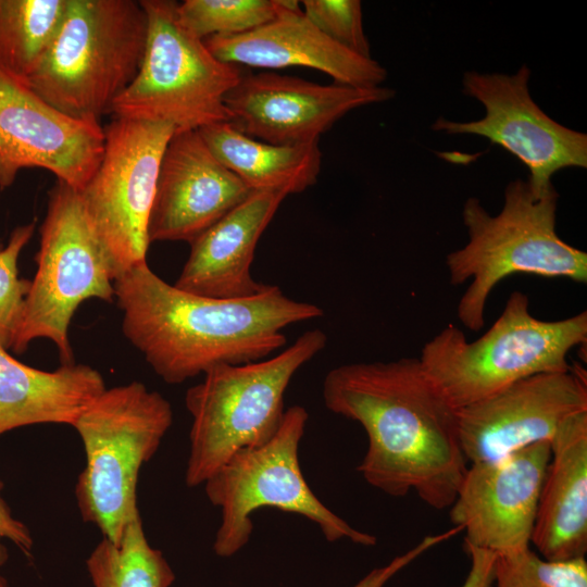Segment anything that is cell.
<instances>
[{"label":"cell","mask_w":587,"mask_h":587,"mask_svg":"<svg viewBox=\"0 0 587 587\" xmlns=\"http://www.w3.org/2000/svg\"><path fill=\"white\" fill-rule=\"evenodd\" d=\"M459 533L460 529L458 527H451L444 533L425 536L414 547H412L404 553L395 557L386 565L372 570L353 587H384L387 582H389L397 573L407 567L422 554H424L432 548L451 539Z\"/></svg>","instance_id":"cell-29"},{"label":"cell","mask_w":587,"mask_h":587,"mask_svg":"<svg viewBox=\"0 0 587 587\" xmlns=\"http://www.w3.org/2000/svg\"><path fill=\"white\" fill-rule=\"evenodd\" d=\"M307 18L334 42L365 58L371 57L359 0H303Z\"/></svg>","instance_id":"cell-28"},{"label":"cell","mask_w":587,"mask_h":587,"mask_svg":"<svg viewBox=\"0 0 587 587\" xmlns=\"http://www.w3.org/2000/svg\"><path fill=\"white\" fill-rule=\"evenodd\" d=\"M114 294L125 338L167 384L266 359L287 344L286 327L323 315L275 285L243 299L189 294L159 277L147 261L122 273Z\"/></svg>","instance_id":"cell-2"},{"label":"cell","mask_w":587,"mask_h":587,"mask_svg":"<svg viewBox=\"0 0 587 587\" xmlns=\"http://www.w3.org/2000/svg\"><path fill=\"white\" fill-rule=\"evenodd\" d=\"M583 411H587V374L580 365L532 375L457 410L461 447L470 464L499 461L550 442L565 419Z\"/></svg>","instance_id":"cell-14"},{"label":"cell","mask_w":587,"mask_h":587,"mask_svg":"<svg viewBox=\"0 0 587 587\" xmlns=\"http://www.w3.org/2000/svg\"><path fill=\"white\" fill-rule=\"evenodd\" d=\"M558 198L553 186L536 193L527 182L515 179L505 187L496 215L475 197L465 201L462 218L469 240L447 255L446 265L451 285L471 280L457 308L466 328L477 332L484 326L492 289L513 274L587 283V253L557 233Z\"/></svg>","instance_id":"cell-3"},{"label":"cell","mask_w":587,"mask_h":587,"mask_svg":"<svg viewBox=\"0 0 587 587\" xmlns=\"http://www.w3.org/2000/svg\"><path fill=\"white\" fill-rule=\"evenodd\" d=\"M0 587H10L8 579L0 574Z\"/></svg>","instance_id":"cell-32"},{"label":"cell","mask_w":587,"mask_h":587,"mask_svg":"<svg viewBox=\"0 0 587 587\" xmlns=\"http://www.w3.org/2000/svg\"><path fill=\"white\" fill-rule=\"evenodd\" d=\"M147 37L140 1L67 0L58 32L26 83L64 114L100 123L136 78Z\"/></svg>","instance_id":"cell-5"},{"label":"cell","mask_w":587,"mask_h":587,"mask_svg":"<svg viewBox=\"0 0 587 587\" xmlns=\"http://www.w3.org/2000/svg\"><path fill=\"white\" fill-rule=\"evenodd\" d=\"M173 423L171 403L140 382L105 388L72 427L86 463L75 486L83 520L117 544L138 516L139 471L158 451Z\"/></svg>","instance_id":"cell-7"},{"label":"cell","mask_w":587,"mask_h":587,"mask_svg":"<svg viewBox=\"0 0 587 587\" xmlns=\"http://www.w3.org/2000/svg\"><path fill=\"white\" fill-rule=\"evenodd\" d=\"M251 191L216 159L198 130L175 132L161 159L148 240L190 243Z\"/></svg>","instance_id":"cell-17"},{"label":"cell","mask_w":587,"mask_h":587,"mask_svg":"<svg viewBox=\"0 0 587 587\" xmlns=\"http://www.w3.org/2000/svg\"><path fill=\"white\" fill-rule=\"evenodd\" d=\"M530 545L549 561L587 552V411L565 419L550 441Z\"/></svg>","instance_id":"cell-20"},{"label":"cell","mask_w":587,"mask_h":587,"mask_svg":"<svg viewBox=\"0 0 587 587\" xmlns=\"http://www.w3.org/2000/svg\"><path fill=\"white\" fill-rule=\"evenodd\" d=\"M276 16L239 35L204 39L211 53L229 64L262 68L304 66L333 77L336 84L377 88L387 71L372 58L359 55L330 40L304 15L298 1L276 0Z\"/></svg>","instance_id":"cell-18"},{"label":"cell","mask_w":587,"mask_h":587,"mask_svg":"<svg viewBox=\"0 0 587 587\" xmlns=\"http://www.w3.org/2000/svg\"><path fill=\"white\" fill-rule=\"evenodd\" d=\"M35 261L37 270L11 350L23 353L32 341L46 338L57 347L62 364L74 363L71 320L87 299L113 301L117 274L86 216L78 190L58 179L49 191Z\"/></svg>","instance_id":"cell-10"},{"label":"cell","mask_w":587,"mask_h":587,"mask_svg":"<svg viewBox=\"0 0 587 587\" xmlns=\"http://www.w3.org/2000/svg\"><path fill=\"white\" fill-rule=\"evenodd\" d=\"M326 344L323 330H307L273 357L209 370L186 391L192 420L185 471L188 487L203 485L234 454L257 448L277 433L291 378Z\"/></svg>","instance_id":"cell-6"},{"label":"cell","mask_w":587,"mask_h":587,"mask_svg":"<svg viewBox=\"0 0 587 587\" xmlns=\"http://www.w3.org/2000/svg\"><path fill=\"white\" fill-rule=\"evenodd\" d=\"M494 587H587V562L549 561L529 548L498 557Z\"/></svg>","instance_id":"cell-26"},{"label":"cell","mask_w":587,"mask_h":587,"mask_svg":"<svg viewBox=\"0 0 587 587\" xmlns=\"http://www.w3.org/2000/svg\"><path fill=\"white\" fill-rule=\"evenodd\" d=\"M530 71L522 65L515 74L466 72L463 92L477 101L485 115L477 121L438 118L433 129L448 135H477L515 155L529 171L532 190L552 187L551 177L564 167H587V135L559 124L533 100Z\"/></svg>","instance_id":"cell-12"},{"label":"cell","mask_w":587,"mask_h":587,"mask_svg":"<svg viewBox=\"0 0 587 587\" xmlns=\"http://www.w3.org/2000/svg\"><path fill=\"white\" fill-rule=\"evenodd\" d=\"M3 483L0 480V569L9 558L8 549L3 541L12 542L26 557L33 553L34 540L29 528L20 520L15 519L10 507L2 496Z\"/></svg>","instance_id":"cell-30"},{"label":"cell","mask_w":587,"mask_h":587,"mask_svg":"<svg viewBox=\"0 0 587 587\" xmlns=\"http://www.w3.org/2000/svg\"><path fill=\"white\" fill-rule=\"evenodd\" d=\"M471 564L461 587H494L498 555L491 551L464 544Z\"/></svg>","instance_id":"cell-31"},{"label":"cell","mask_w":587,"mask_h":587,"mask_svg":"<svg viewBox=\"0 0 587 587\" xmlns=\"http://www.w3.org/2000/svg\"><path fill=\"white\" fill-rule=\"evenodd\" d=\"M86 567L92 587H171L175 580L162 551L149 544L140 516L126 527L120 542L102 537Z\"/></svg>","instance_id":"cell-23"},{"label":"cell","mask_w":587,"mask_h":587,"mask_svg":"<svg viewBox=\"0 0 587 587\" xmlns=\"http://www.w3.org/2000/svg\"><path fill=\"white\" fill-rule=\"evenodd\" d=\"M586 341V311L544 321L530 313L524 292L513 291L478 339L467 341L459 327L449 324L424 345L419 360L457 411L522 378L570 370L569 352Z\"/></svg>","instance_id":"cell-4"},{"label":"cell","mask_w":587,"mask_h":587,"mask_svg":"<svg viewBox=\"0 0 587 587\" xmlns=\"http://www.w3.org/2000/svg\"><path fill=\"white\" fill-rule=\"evenodd\" d=\"M308 419L303 407H289L267 442L237 452L203 484L209 501L221 512L213 542L216 555L229 558L240 551L252 536V514L265 507L304 516L316 524L327 541L376 545V536L335 514L307 483L299 463V445Z\"/></svg>","instance_id":"cell-8"},{"label":"cell","mask_w":587,"mask_h":587,"mask_svg":"<svg viewBox=\"0 0 587 587\" xmlns=\"http://www.w3.org/2000/svg\"><path fill=\"white\" fill-rule=\"evenodd\" d=\"M105 388L101 373L89 365L74 362L43 371L0 347V436L36 424L73 426Z\"/></svg>","instance_id":"cell-21"},{"label":"cell","mask_w":587,"mask_h":587,"mask_svg":"<svg viewBox=\"0 0 587 587\" xmlns=\"http://www.w3.org/2000/svg\"><path fill=\"white\" fill-rule=\"evenodd\" d=\"M103 149L99 122L64 114L0 67V189L10 187L21 170L41 167L82 190Z\"/></svg>","instance_id":"cell-13"},{"label":"cell","mask_w":587,"mask_h":587,"mask_svg":"<svg viewBox=\"0 0 587 587\" xmlns=\"http://www.w3.org/2000/svg\"><path fill=\"white\" fill-rule=\"evenodd\" d=\"M2 248H3V245H2L1 239H0V250H2Z\"/></svg>","instance_id":"cell-33"},{"label":"cell","mask_w":587,"mask_h":587,"mask_svg":"<svg viewBox=\"0 0 587 587\" xmlns=\"http://www.w3.org/2000/svg\"><path fill=\"white\" fill-rule=\"evenodd\" d=\"M198 133L216 159L251 190L299 193L313 186L321 172L319 141L268 143L248 137L232 122L211 124Z\"/></svg>","instance_id":"cell-22"},{"label":"cell","mask_w":587,"mask_h":587,"mask_svg":"<svg viewBox=\"0 0 587 587\" xmlns=\"http://www.w3.org/2000/svg\"><path fill=\"white\" fill-rule=\"evenodd\" d=\"M276 13V0H185L177 3L179 23L201 40L250 32L271 22Z\"/></svg>","instance_id":"cell-25"},{"label":"cell","mask_w":587,"mask_h":587,"mask_svg":"<svg viewBox=\"0 0 587 587\" xmlns=\"http://www.w3.org/2000/svg\"><path fill=\"white\" fill-rule=\"evenodd\" d=\"M67 0H0V67L26 80L63 20Z\"/></svg>","instance_id":"cell-24"},{"label":"cell","mask_w":587,"mask_h":587,"mask_svg":"<svg viewBox=\"0 0 587 587\" xmlns=\"http://www.w3.org/2000/svg\"><path fill=\"white\" fill-rule=\"evenodd\" d=\"M286 197L279 191L252 190L189 243L190 253L173 285L214 299H243L263 291L267 285L251 274L254 251Z\"/></svg>","instance_id":"cell-19"},{"label":"cell","mask_w":587,"mask_h":587,"mask_svg":"<svg viewBox=\"0 0 587 587\" xmlns=\"http://www.w3.org/2000/svg\"><path fill=\"white\" fill-rule=\"evenodd\" d=\"M386 87L322 85L272 72L243 73L225 95L233 124L250 138L274 145L319 141L347 113L390 100Z\"/></svg>","instance_id":"cell-16"},{"label":"cell","mask_w":587,"mask_h":587,"mask_svg":"<svg viewBox=\"0 0 587 587\" xmlns=\"http://www.w3.org/2000/svg\"><path fill=\"white\" fill-rule=\"evenodd\" d=\"M323 400L366 433L357 471L369 485L391 497L415 492L433 509L450 508L469 462L457 411L419 358L339 365L324 378Z\"/></svg>","instance_id":"cell-1"},{"label":"cell","mask_w":587,"mask_h":587,"mask_svg":"<svg viewBox=\"0 0 587 587\" xmlns=\"http://www.w3.org/2000/svg\"><path fill=\"white\" fill-rule=\"evenodd\" d=\"M148 17L145 57L133 83L115 99L114 117L164 122L175 132L233 122L225 95L243 75L222 62L179 23L173 0H141Z\"/></svg>","instance_id":"cell-9"},{"label":"cell","mask_w":587,"mask_h":587,"mask_svg":"<svg viewBox=\"0 0 587 587\" xmlns=\"http://www.w3.org/2000/svg\"><path fill=\"white\" fill-rule=\"evenodd\" d=\"M36 222L17 226L0 250V347L11 350L17 335L30 280L18 276V257L34 235Z\"/></svg>","instance_id":"cell-27"},{"label":"cell","mask_w":587,"mask_h":587,"mask_svg":"<svg viewBox=\"0 0 587 587\" xmlns=\"http://www.w3.org/2000/svg\"><path fill=\"white\" fill-rule=\"evenodd\" d=\"M550 442L526 447L504 459L470 464L450 505V522L465 532L464 544L496 553L530 548Z\"/></svg>","instance_id":"cell-15"},{"label":"cell","mask_w":587,"mask_h":587,"mask_svg":"<svg viewBox=\"0 0 587 587\" xmlns=\"http://www.w3.org/2000/svg\"><path fill=\"white\" fill-rule=\"evenodd\" d=\"M103 130L101 161L78 192L118 277L147 261L148 220L160 163L175 128L164 122L113 117Z\"/></svg>","instance_id":"cell-11"}]
</instances>
